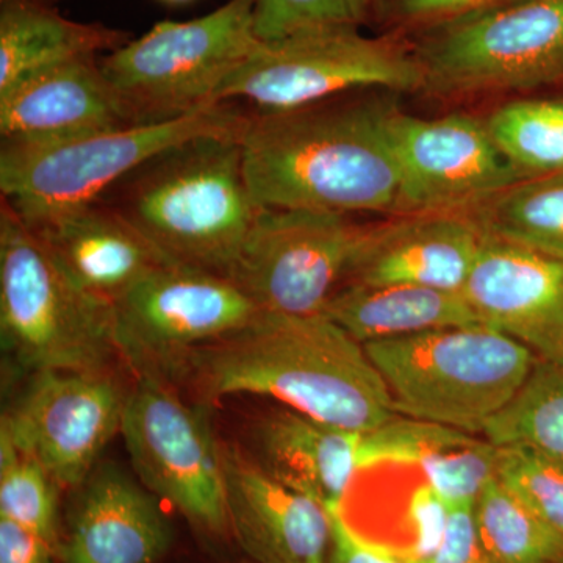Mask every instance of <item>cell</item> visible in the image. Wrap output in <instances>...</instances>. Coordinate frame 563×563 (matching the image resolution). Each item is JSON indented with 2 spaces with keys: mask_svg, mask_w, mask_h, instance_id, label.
<instances>
[{
  "mask_svg": "<svg viewBox=\"0 0 563 563\" xmlns=\"http://www.w3.org/2000/svg\"><path fill=\"white\" fill-rule=\"evenodd\" d=\"M57 487L35 459L0 431V517L35 532L54 550L58 544Z\"/></svg>",
  "mask_w": 563,
  "mask_h": 563,
  "instance_id": "29",
  "label": "cell"
},
{
  "mask_svg": "<svg viewBox=\"0 0 563 563\" xmlns=\"http://www.w3.org/2000/svg\"><path fill=\"white\" fill-rule=\"evenodd\" d=\"M422 563H495L477 537L472 504H451L450 525L442 547Z\"/></svg>",
  "mask_w": 563,
  "mask_h": 563,
  "instance_id": "33",
  "label": "cell"
},
{
  "mask_svg": "<svg viewBox=\"0 0 563 563\" xmlns=\"http://www.w3.org/2000/svg\"><path fill=\"white\" fill-rule=\"evenodd\" d=\"M373 11L374 0H257L255 36L262 43H272L307 29L361 27Z\"/></svg>",
  "mask_w": 563,
  "mask_h": 563,
  "instance_id": "31",
  "label": "cell"
},
{
  "mask_svg": "<svg viewBox=\"0 0 563 563\" xmlns=\"http://www.w3.org/2000/svg\"><path fill=\"white\" fill-rule=\"evenodd\" d=\"M437 422L395 415L363 433L361 466L398 462L420 470L450 504H474L496 477L498 444Z\"/></svg>",
  "mask_w": 563,
  "mask_h": 563,
  "instance_id": "22",
  "label": "cell"
},
{
  "mask_svg": "<svg viewBox=\"0 0 563 563\" xmlns=\"http://www.w3.org/2000/svg\"><path fill=\"white\" fill-rule=\"evenodd\" d=\"M163 3H168V5H185V3H190L192 0H161Z\"/></svg>",
  "mask_w": 563,
  "mask_h": 563,
  "instance_id": "37",
  "label": "cell"
},
{
  "mask_svg": "<svg viewBox=\"0 0 563 563\" xmlns=\"http://www.w3.org/2000/svg\"><path fill=\"white\" fill-rule=\"evenodd\" d=\"M54 553L35 532L0 517V563H55Z\"/></svg>",
  "mask_w": 563,
  "mask_h": 563,
  "instance_id": "34",
  "label": "cell"
},
{
  "mask_svg": "<svg viewBox=\"0 0 563 563\" xmlns=\"http://www.w3.org/2000/svg\"><path fill=\"white\" fill-rule=\"evenodd\" d=\"M258 312L229 277L168 262L111 302L114 346L136 376L169 384L187 376L196 352Z\"/></svg>",
  "mask_w": 563,
  "mask_h": 563,
  "instance_id": "9",
  "label": "cell"
},
{
  "mask_svg": "<svg viewBox=\"0 0 563 563\" xmlns=\"http://www.w3.org/2000/svg\"><path fill=\"white\" fill-rule=\"evenodd\" d=\"M388 128L401 177L398 214L470 211L525 179L485 121L470 114L428 120L395 106Z\"/></svg>",
  "mask_w": 563,
  "mask_h": 563,
  "instance_id": "14",
  "label": "cell"
},
{
  "mask_svg": "<svg viewBox=\"0 0 563 563\" xmlns=\"http://www.w3.org/2000/svg\"><path fill=\"white\" fill-rule=\"evenodd\" d=\"M362 440V432L287 407L266 415L255 426V462L280 484L335 512L361 468Z\"/></svg>",
  "mask_w": 563,
  "mask_h": 563,
  "instance_id": "21",
  "label": "cell"
},
{
  "mask_svg": "<svg viewBox=\"0 0 563 563\" xmlns=\"http://www.w3.org/2000/svg\"><path fill=\"white\" fill-rule=\"evenodd\" d=\"M0 342L14 369L107 372L111 303L80 288L16 210L0 201Z\"/></svg>",
  "mask_w": 563,
  "mask_h": 563,
  "instance_id": "4",
  "label": "cell"
},
{
  "mask_svg": "<svg viewBox=\"0 0 563 563\" xmlns=\"http://www.w3.org/2000/svg\"><path fill=\"white\" fill-rule=\"evenodd\" d=\"M242 133L177 144L143 163L99 201L169 261L228 277L261 210L244 172Z\"/></svg>",
  "mask_w": 563,
  "mask_h": 563,
  "instance_id": "3",
  "label": "cell"
},
{
  "mask_svg": "<svg viewBox=\"0 0 563 563\" xmlns=\"http://www.w3.org/2000/svg\"><path fill=\"white\" fill-rule=\"evenodd\" d=\"M246 103L222 101L177 120L125 125L60 143L0 150V191L25 222L99 201L155 155L207 135L242 133Z\"/></svg>",
  "mask_w": 563,
  "mask_h": 563,
  "instance_id": "6",
  "label": "cell"
},
{
  "mask_svg": "<svg viewBox=\"0 0 563 563\" xmlns=\"http://www.w3.org/2000/svg\"><path fill=\"white\" fill-rule=\"evenodd\" d=\"M362 232L350 214L261 209L228 277L262 312L321 313Z\"/></svg>",
  "mask_w": 563,
  "mask_h": 563,
  "instance_id": "12",
  "label": "cell"
},
{
  "mask_svg": "<svg viewBox=\"0 0 563 563\" xmlns=\"http://www.w3.org/2000/svg\"><path fill=\"white\" fill-rule=\"evenodd\" d=\"M125 399L128 393L107 372L32 374L2 415L0 431L35 459L58 487L77 488L120 432Z\"/></svg>",
  "mask_w": 563,
  "mask_h": 563,
  "instance_id": "13",
  "label": "cell"
},
{
  "mask_svg": "<svg viewBox=\"0 0 563 563\" xmlns=\"http://www.w3.org/2000/svg\"><path fill=\"white\" fill-rule=\"evenodd\" d=\"M396 102L346 92L287 110L250 107L244 172L261 209L399 213L401 177L390 139Z\"/></svg>",
  "mask_w": 563,
  "mask_h": 563,
  "instance_id": "1",
  "label": "cell"
},
{
  "mask_svg": "<svg viewBox=\"0 0 563 563\" xmlns=\"http://www.w3.org/2000/svg\"><path fill=\"white\" fill-rule=\"evenodd\" d=\"M373 88L424 90V73L413 46L396 35L366 36L358 27L333 25L272 43L258 41L221 85L217 102L287 110Z\"/></svg>",
  "mask_w": 563,
  "mask_h": 563,
  "instance_id": "8",
  "label": "cell"
},
{
  "mask_svg": "<svg viewBox=\"0 0 563 563\" xmlns=\"http://www.w3.org/2000/svg\"><path fill=\"white\" fill-rule=\"evenodd\" d=\"M485 124L525 179L563 173V99L507 102Z\"/></svg>",
  "mask_w": 563,
  "mask_h": 563,
  "instance_id": "28",
  "label": "cell"
},
{
  "mask_svg": "<svg viewBox=\"0 0 563 563\" xmlns=\"http://www.w3.org/2000/svg\"><path fill=\"white\" fill-rule=\"evenodd\" d=\"M413 51L424 90H532L563 77V0H517L424 31Z\"/></svg>",
  "mask_w": 563,
  "mask_h": 563,
  "instance_id": "10",
  "label": "cell"
},
{
  "mask_svg": "<svg viewBox=\"0 0 563 563\" xmlns=\"http://www.w3.org/2000/svg\"><path fill=\"white\" fill-rule=\"evenodd\" d=\"M203 404L261 395L303 415L368 433L395 417L390 393L365 347L325 314L258 312L240 331L192 355Z\"/></svg>",
  "mask_w": 563,
  "mask_h": 563,
  "instance_id": "2",
  "label": "cell"
},
{
  "mask_svg": "<svg viewBox=\"0 0 563 563\" xmlns=\"http://www.w3.org/2000/svg\"><path fill=\"white\" fill-rule=\"evenodd\" d=\"M474 525L495 563H563V537L543 523L498 479L473 504Z\"/></svg>",
  "mask_w": 563,
  "mask_h": 563,
  "instance_id": "26",
  "label": "cell"
},
{
  "mask_svg": "<svg viewBox=\"0 0 563 563\" xmlns=\"http://www.w3.org/2000/svg\"><path fill=\"white\" fill-rule=\"evenodd\" d=\"M332 515L333 537L328 563H407L352 531L335 512Z\"/></svg>",
  "mask_w": 563,
  "mask_h": 563,
  "instance_id": "35",
  "label": "cell"
},
{
  "mask_svg": "<svg viewBox=\"0 0 563 563\" xmlns=\"http://www.w3.org/2000/svg\"><path fill=\"white\" fill-rule=\"evenodd\" d=\"M401 417L484 433L537 362L523 343L488 325H462L363 344Z\"/></svg>",
  "mask_w": 563,
  "mask_h": 563,
  "instance_id": "5",
  "label": "cell"
},
{
  "mask_svg": "<svg viewBox=\"0 0 563 563\" xmlns=\"http://www.w3.org/2000/svg\"><path fill=\"white\" fill-rule=\"evenodd\" d=\"M462 292L488 328L537 358H563L562 261L487 236Z\"/></svg>",
  "mask_w": 563,
  "mask_h": 563,
  "instance_id": "15",
  "label": "cell"
},
{
  "mask_svg": "<svg viewBox=\"0 0 563 563\" xmlns=\"http://www.w3.org/2000/svg\"><path fill=\"white\" fill-rule=\"evenodd\" d=\"M132 124L101 57L41 70L0 95L2 143L52 144Z\"/></svg>",
  "mask_w": 563,
  "mask_h": 563,
  "instance_id": "18",
  "label": "cell"
},
{
  "mask_svg": "<svg viewBox=\"0 0 563 563\" xmlns=\"http://www.w3.org/2000/svg\"><path fill=\"white\" fill-rule=\"evenodd\" d=\"M131 33L70 21L57 7L0 5V95L41 70L80 58L102 57L131 41Z\"/></svg>",
  "mask_w": 563,
  "mask_h": 563,
  "instance_id": "24",
  "label": "cell"
},
{
  "mask_svg": "<svg viewBox=\"0 0 563 563\" xmlns=\"http://www.w3.org/2000/svg\"><path fill=\"white\" fill-rule=\"evenodd\" d=\"M27 224L70 279L110 303L152 269L172 262L135 225L101 201Z\"/></svg>",
  "mask_w": 563,
  "mask_h": 563,
  "instance_id": "20",
  "label": "cell"
},
{
  "mask_svg": "<svg viewBox=\"0 0 563 563\" xmlns=\"http://www.w3.org/2000/svg\"><path fill=\"white\" fill-rule=\"evenodd\" d=\"M496 479L563 537V465L525 444L498 446Z\"/></svg>",
  "mask_w": 563,
  "mask_h": 563,
  "instance_id": "30",
  "label": "cell"
},
{
  "mask_svg": "<svg viewBox=\"0 0 563 563\" xmlns=\"http://www.w3.org/2000/svg\"><path fill=\"white\" fill-rule=\"evenodd\" d=\"M209 406L181 401L169 384L136 376L120 433L144 487L211 536L229 532L224 461Z\"/></svg>",
  "mask_w": 563,
  "mask_h": 563,
  "instance_id": "11",
  "label": "cell"
},
{
  "mask_svg": "<svg viewBox=\"0 0 563 563\" xmlns=\"http://www.w3.org/2000/svg\"><path fill=\"white\" fill-rule=\"evenodd\" d=\"M322 314L365 344L437 329L485 325L462 291L421 285L346 284Z\"/></svg>",
  "mask_w": 563,
  "mask_h": 563,
  "instance_id": "23",
  "label": "cell"
},
{
  "mask_svg": "<svg viewBox=\"0 0 563 563\" xmlns=\"http://www.w3.org/2000/svg\"><path fill=\"white\" fill-rule=\"evenodd\" d=\"M470 213L492 239L563 262V173L517 181Z\"/></svg>",
  "mask_w": 563,
  "mask_h": 563,
  "instance_id": "25",
  "label": "cell"
},
{
  "mask_svg": "<svg viewBox=\"0 0 563 563\" xmlns=\"http://www.w3.org/2000/svg\"><path fill=\"white\" fill-rule=\"evenodd\" d=\"M517 0H374V11L396 27L431 31Z\"/></svg>",
  "mask_w": 563,
  "mask_h": 563,
  "instance_id": "32",
  "label": "cell"
},
{
  "mask_svg": "<svg viewBox=\"0 0 563 563\" xmlns=\"http://www.w3.org/2000/svg\"><path fill=\"white\" fill-rule=\"evenodd\" d=\"M257 0H228L191 21L157 22L102 55L101 69L132 124L187 117L217 103L225 79L258 44Z\"/></svg>",
  "mask_w": 563,
  "mask_h": 563,
  "instance_id": "7",
  "label": "cell"
},
{
  "mask_svg": "<svg viewBox=\"0 0 563 563\" xmlns=\"http://www.w3.org/2000/svg\"><path fill=\"white\" fill-rule=\"evenodd\" d=\"M487 236L470 211L395 214L363 225L344 282L462 291Z\"/></svg>",
  "mask_w": 563,
  "mask_h": 563,
  "instance_id": "16",
  "label": "cell"
},
{
  "mask_svg": "<svg viewBox=\"0 0 563 563\" xmlns=\"http://www.w3.org/2000/svg\"><path fill=\"white\" fill-rule=\"evenodd\" d=\"M174 540L157 496L114 465L90 474L70 521L63 563H157Z\"/></svg>",
  "mask_w": 563,
  "mask_h": 563,
  "instance_id": "19",
  "label": "cell"
},
{
  "mask_svg": "<svg viewBox=\"0 0 563 563\" xmlns=\"http://www.w3.org/2000/svg\"><path fill=\"white\" fill-rule=\"evenodd\" d=\"M38 3V5L46 7H57L58 3L65 2V0H0V5H5V3Z\"/></svg>",
  "mask_w": 563,
  "mask_h": 563,
  "instance_id": "36",
  "label": "cell"
},
{
  "mask_svg": "<svg viewBox=\"0 0 563 563\" xmlns=\"http://www.w3.org/2000/svg\"><path fill=\"white\" fill-rule=\"evenodd\" d=\"M483 435L498 446L525 444L563 465V358H537L523 387Z\"/></svg>",
  "mask_w": 563,
  "mask_h": 563,
  "instance_id": "27",
  "label": "cell"
},
{
  "mask_svg": "<svg viewBox=\"0 0 563 563\" xmlns=\"http://www.w3.org/2000/svg\"><path fill=\"white\" fill-rule=\"evenodd\" d=\"M229 531L255 563H328L333 515L222 444Z\"/></svg>",
  "mask_w": 563,
  "mask_h": 563,
  "instance_id": "17",
  "label": "cell"
}]
</instances>
